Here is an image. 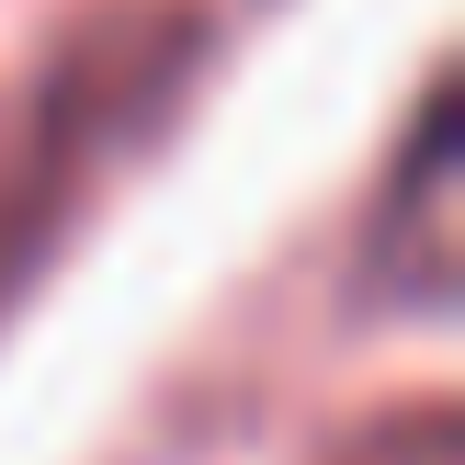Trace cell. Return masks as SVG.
Wrapping results in <instances>:
<instances>
[{
	"label": "cell",
	"instance_id": "2",
	"mask_svg": "<svg viewBox=\"0 0 465 465\" xmlns=\"http://www.w3.org/2000/svg\"><path fill=\"white\" fill-rule=\"evenodd\" d=\"M363 284L398 295V307H443L454 295V80L431 68L409 136L386 159V193L363 216Z\"/></svg>",
	"mask_w": 465,
	"mask_h": 465
},
{
	"label": "cell",
	"instance_id": "3",
	"mask_svg": "<svg viewBox=\"0 0 465 465\" xmlns=\"http://www.w3.org/2000/svg\"><path fill=\"white\" fill-rule=\"evenodd\" d=\"M318 465H465V409L443 386H420V398H386L375 420H352Z\"/></svg>",
	"mask_w": 465,
	"mask_h": 465
},
{
	"label": "cell",
	"instance_id": "1",
	"mask_svg": "<svg viewBox=\"0 0 465 465\" xmlns=\"http://www.w3.org/2000/svg\"><path fill=\"white\" fill-rule=\"evenodd\" d=\"M216 80L204 0H80L45 35L23 103H0V318L57 272L80 216L182 125Z\"/></svg>",
	"mask_w": 465,
	"mask_h": 465
}]
</instances>
